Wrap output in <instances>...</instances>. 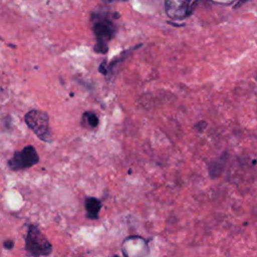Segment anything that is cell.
<instances>
[{"label": "cell", "mask_w": 257, "mask_h": 257, "mask_svg": "<svg viewBox=\"0 0 257 257\" xmlns=\"http://www.w3.org/2000/svg\"><path fill=\"white\" fill-rule=\"evenodd\" d=\"M24 120L30 130L43 142H51V132L49 128V117L44 111L32 109L29 110Z\"/></svg>", "instance_id": "cell-1"}, {"label": "cell", "mask_w": 257, "mask_h": 257, "mask_svg": "<svg viewBox=\"0 0 257 257\" xmlns=\"http://www.w3.org/2000/svg\"><path fill=\"white\" fill-rule=\"evenodd\" d=\"M26 249L34 257L45 256L51 252V244L35 226H30L26 240Z\"/></svg>", "instance_id": "cell-2"}, {"label": "cell", "mask_w": 257, "mask_h": 257, "mask_svg": "<svg viewBox=\"0 0 257 257\" xmlns=\"http://www.w3.org/2000/svg\"><path fill=\"white\" fill-rule=\"evenodd\" d=\"M93 32L97 40L95 50L100 53L106 52L107 43L114 33L112 22L105 17L97 16L93 22Z\"/></svg>", "instance_id": "cell-3"}, {"label": "cell", "mask_w": 257, "mask_h": 257, "mask_svg": "<svg viewBox=\"0 0 257 257\" xmlns=\"http://www.w3.org/2000/svg\"><path fill=\"white\" fill-rule=\"evenodd\" d=\"M39 162V156L32 146H27L20 152H16L8 161V166L13 171L23 170L36 165Z\"/></svg>", "instance_id": "cell-4"}, {"label": "cell", "mask_w": 257, "mask_h": 257, "mask_svg": "<svg viewBox=\"0 0 257 257\" xmlns=\"http://www.w3.org/2000/svg\"><path fill=\"white\" fill-rule=\"evenodd\" d=\"M121 250L124 257H147L150 252L146 241L140 237L126 238Z\"/></svg>", "instance_id": "cell-5"}, {"label": "cell", "mask_w": 257, "mask_h": 257, "mask_svg": "<svg viewBox=\"0 0 257 257\" xmlns=\"http://www.w3.org/2000/svg\"><path fill=\"white\" fill-rule=\"evenodd\" d=\"M197 3L190 1H167L165 2L167 14L176 20L188 17L194 10Z\"/></svg>", "instance_id": "cell-6"}, {"label": "cell", "mask_w": 257, "mask_h": 257, "mask_svg": "<svg viewBox=\"0 0 257 257\" xmlns=\"http://www.w3.org/2000/svg\"><path fill=\"white\" fill-rule=\"evenodd\" d=\"M101 208V203L95 198H87L85 201V209L89 219H97Z\"/></svg>", "instance_id": "cell-7"}, {"label": "cell", "mask_w": 257, "mask_h": 257, "mask_svg": "<svg viewBox=\"0 0 257 257\" xmlns=\"http://www.w3.org/2000/svg\"><path fill=\"white\" fill-rule=\"evenodd\" d=\"M83 119L87 122V124L89 125V126H91V127H94V126H96L97 125V123H98V118H97V116H96V114L95 113H93V112H85L84 114H83Z\"/></svg>", "instance_id": "cell-8"}, {"label": "cell", "mask_w": 257, "mask_h": 257, "mask_svg": "<svg viewBox=\"0 0 257 257\" xmlns=\"http://www.w3.org/2000/svg\"><path fill=\"white\" fill-rule=\"evenodd\" d=\"M4 247L6 248V249H11L12 247H13V242L12 241H5V243H4Z\"/></svg>", "instance_id": "cell-9"}]
</instances>
